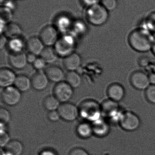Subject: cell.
Segmentation results:
<instances>
[{
    "label": "cell",
    "mask_w": 155,
    "mask_h": 155,
    "mask_svg": "<svg viewBox=\"0 0 155 155\" xmlns=\"http://www.w3.org/2000/svg\"><path fill=\"white\" fill-rule=\"evenodd\" d=\"M86 17L87 21L91 24L95 26H101L108 21L109 12L102 4L99 3L88 7Z\"/></svg>",
    "instance_id": "7a4b0ae2"
},
{
    "label": "cell",
    "mask_w": 155,
    "mask_h": 155,
    "mask_svg": "<svg viewBox=\"0 0 155 155\" xmlns=\"http://www.w3.org/2000/svg\"><path fill=\"white\" fill-rule=\"evenodd\" d=\"M39 38L47 47L55 45L59 39L57 28L52 25L45 26L40 32Z\"/></svg>",
    "instance_id": "52a82bcc"
},
{
    "label": "cell",
    "mask_w": 155,
    "mask_h": 155,
    "mask_svg": "<svg viewBox=\"0 0 155 155\" xmlns=\"http://www.w3.org/2000/svg\"><path fill=\"white\" fill-rule=\"evenodd\" d=\"M45 72L50 81L57 84L63 82L65 79L66 74L63 70L56 65L48 66L45 69Z\"/></svg>",
    "instance_id": "5bb4252c"
},
{
    "label": "cell",
    "mask_w": 155,
    "mask_h": 155,
    "mask_svg": "<svg viewBox=\"0 0 155 155\" xmlns=\"http://www.w3.org/2000/svg\"><path fill=\"white\" fill-rule=\"evenodd\" d=\"M44 45L40 38L36 36L29 38L25 43L26 49L29 53L36 56L41 55L44 49Z\"/></svg>",
    "instance_id": "9a60e30c"
},
{
    "label": "cell",
    "mask_w": 155,
    "mask_h": 155,
    "mask_svg": "<svg viewBox=\"0 0 155 155\" xmlns=\"http://www.w3.org/2000/svg\"><path fill=\"white\" fill-rule=\"evenodd\" d=\"M14 85L15 87L21 92H26L32 86L31 79L24 75L17 76Z\"/></svg>",
    "instance_id": "44dd1931"
},
{
    "label": "cell",
    "mask_w": 155,
    "mask_h": 155,
    "mask_svg": "<svg viewBox=\"0 0 155 155\" xmlns=\"http://www.w3.org/2000/svg\"><path fill=\"white\" fill-rule=\"evenodd\" d=\"M10 142L9 135L4 130L1 129L0 134V145L1 147H5Z\"/></svg>",
    "instance_id": "d6a6232c"
},
{
    "label": "cell",
    "mask_w": 155,
    "mask_h": 155,
    "mask_svg": "<svg viewBox=\"0 0 155 155\" xmlns=\"http://www.w3.org/2000/svg\"><path fill=\"white\" fill-rule=\"evenodd\" d=\"M101 0H82L84 4L88 7L99 3V2Z\"/></svg>",
    "instance_id": "f35d334b"
},
{
    "label": "cell",
    "mask_w": 155,
    "mask_h": 155,
    "mask_svg": "<svg viewBox=\"0 0 155 155\" xmlns=\"http://www.w3.org/2000/svg\"><path fill=\"white\" fill-rule=\"evenodd\" d=\"M59 22L62 23V24L58 25H59V28L60 29H63V30L65 29H66L70 25V24H69L70 23V21H69V19L66 17H62L59 18Z\"/></svg>",
    "instance_id": "d590c367"
},
{
    "label": "cell",
    "mask_w": 155,
    "mask_h": 155,
    "mask_svg": "<svg viewBox=\"0 0 155 155\" xmlns=\"http://www.w3.org/2000/svg\"><path fill=\"white\" fill-rule=\"evenodd\" d=\"M101 3L109 12L115 10L118 6L117 0H102Z\"/></svg>",
    "instance_id": "f546056e"
},
{
    "label": "cell",
    "mask_w": 155,
    "mask_h": 155,
    "mask_svg": "<svg viewBox=\"0 0 155 155\" xmlns=\"http://www.w3.org/2000/svg\"><path fill=\"white\" fill-rule=\"evenodd\" d=\"M93 132L99 137L107 135L110 132V125L104 119L100 118L93 122Z\"/></svg>",
    "instance_id": "ffe728a7"
},
{
    "label": "cell",
    "mask_w": 155,
    "mask_h": 155,
    "mask_svg": "<svg viewBox=\"0 0 155 155\" xmlns=\"http://www.w3.org/2000/svg\"><path fill=\"white\" fill-rule=\"evenodd\" d=\"M155 38L152 32L140 27L131 32L128 36V42L135 51L147 52L152 50Z\"/></svg>",
    "instance_id": "6da1fadb"
},
{
    "label": "cell",
    "mask_w": 155,
    "mask_h": 155,
    "mask_svg": "<svg viewBox=\"0 0 155 155\" xmlns=\"http://www.w3.org/2000/svg\"><path fill=\"white\" fill-rule=\"evenodd\" d=\"M149 81H150L151 85H155V73H153L149 74Z\"/></svg>",
    "instance_id": "60d3db41"
},
{
    "label": "cell",
    "mask_w": 155,
    "mask_h": 155,
    "mask_svg": "<svg viewBox=\"0 0 155 155\" xmlns=\"http://www.w3.org/2000/svg\"><path fill=\"white\" fill-rule=\"evenodd\" d=\"M69 155H89L88 153L81 148H76L70 152Z\"/></svg>",
    "instance_id": "8d00e7d4"
},
{
    "label": "cell",
    "mask_w": 155,
    "mask_h": 155,
    "mask_svg": "<svg viewBox=\"0 0 155 155\" xmlns=\"http://www.w3.org/2000/svg\"><path fill=\"white\" fill-rule=\"evenodd\" d=\"M146 97L151 104H155V85H150L146 90Z\"/></svg>",
    "instance_id": "4dcf8cb0"
},
{
    "label": "cell",
    "mask_w": 155,
    "mask_h": 155,
    "mask_svg": "<svg viewBox=\"0 0 155 155\" xmlns=\"http://www.w3.org/2000/svg\"><path fill=\"white\" fill-rule=\"evenodd\" d=\"M1 155H5L3 151H2V149H1Z\"/></svg>",
    "instance_id": "ee69618b"
},
{
    "label": "cell",
    "mask_w": 155,
    "mask_h": 155,
    "mask_svg": "<svg viewBox=\"0 0 155 155\" xmlns=\"http://www.w3.org/2000/svg\"><path fill=\"white\" fill-rule=\"evenodd\" d=\"M12 10L10 8L3 6L1 9V21L6 23L10 22L12 17Z\"/></svg>",
    "instance_id": "f1b7e54d"
},
{
    "label": "cell",
    "mask_w": 155,
    "mask_h": 155,
    "mask_svg": "<svg viewBox=\"0 0 155 155\" xmlns=\"http://www.w3.org/2000/svg\"><path fill=\"white\" fill-rule=\"evenodd\" d=\"M57 111L61 118L67 122L74 121L80 115L79 108L74 104L68 102L61 104Z\"/></svg>",
    "instance_id": "30bf717a"
},
{
    "label": "cell",
    "mask_w": 155,
    "mask_h": 155,
    "mask_svg": "<svg viewBox=\"0 0 155 155\" xmlns=\"http://www.w3.org/2000/svg\"><path fill=\"white\" fill-rule=\"evenodd\" d=\"M75 42L72 37L65 35L58 39L55 45V50L58 56L66 58L73 53Z\"/></svg>",
    "instance_id": "5b68a950"
},
{
    "label": "cell",
    "mask_w": 155,
    "mask_h": 155,
    "mask_svg": "<svg viewBox=\"0 0 155 155\" xmlns=\"http://www.w3.org/2000/svg\"><path fill=\"white\" fill-rule=\"evenodd\" d=\"M7 39L8 38L4 35H1V39H0V48L1 49L3 48L6 45L8 44Z\"/></svg>",
    "instance_id": "ab89813d"
},
{
    "label": "cell",
    "mask_w": 155,
    "mask_h": 155,
    "mask_svg": "<svg viewBox=\"0 0 155 155\" xmlns=\"http://www.w3.org/2000/svg\"><path fill=\"white\" fill-rule=\"evenodd\" d=\"M60 105V102L54 95L46 97L43 101L44 107L49 112L57 111Z\"/></svg>",
    "instance_id": "cb8c5ba5"
},
{
    "label": "cell",
    "mask_w": 155,
    "mask_h": 155,
    "mask_svg": "<svg viewBox=\"0 0 155 155\" xmlns=\"http://www.w3.org/2000/svg\"><path fill=\"white\" fill-rule=\"evenodd\" d=\"M152 51H153V53L155 55V38L154 41L153 45V48H152Z\"/></svg>",
    "instance_id": "7bdbcfd3"
},
{
    "label": "cell",
    "mask_w": 155,
    "mask_h": 155,
    "mask_svg": "<svg viewBox=\"0 0 155 155\" xmlns=\"http://www.w3.org/2000/svg\"><path fill=\"white\" fill-rule=\"evenodd\" d=\"M77 130L79 135L83 137H89L93 133L92 126L86 123L80 124L77 127Z\"/></svg>",
    "instance_id": "4316f807"
},
{
    "label": "cell",
    "mask_w": 155,
    "mask_h": 155,
    "mask_svg": "<svg viewBox=\"0 0 155 155\" xmlns=\"http://www.w3.org/2000/svg\"><path fill=\"white\" fill-rule=\"evenodd\" d=\"M107 94L109 99L118 103L124 97L125 91L122 85L118 83H114L108 87Z\"/></svg>",
    "instance_id": "4fadbf2b"
},
{
    "label": "cell",
    "mask_w": 155,
    "mask_h": 155,
    "mask_svg": "<svg viewBox=\"0 0 155 155\" xmlns=\"http://www.w3.org/2000/svg\"><path fill=\"white\" fill-rule=\"evenodd\" d=\"M79 114L84 119L94 122L101 118L102 115L101 105L93 100H87L81 104Z\"/></svg>",
    "instance_id": "3957f363"
},
{
    "label": "cell",
    "mask_w": 155,
    "mask_h": 155,
    "mask_svg": "<svg viewBox=\"0 0 155 155\" xmlns=\"http://www.w3.org/2000/svg\"><path fill=\"white\" fill-rule=\"evenodd\" d=\"M46 62L42 58H37L35 62L33 64L34 68L37 71H42L46 66Z\"/></svg>",
    "instance_id": "836d02e7"
},
{
    "label": "cell",
    "mask_w": 155,
    "mask_h": 155,
    "mask_svg": "<svg viewBox=\"0 0 155 155\" xmlns=\"http://www.w3.org/2000/svg\"><path fill=\"white\" fill-rule=\"evenodd\" d=\"M101 106L102 115L111 119H118L119 122L122 113L120 112V107L118 102L110 99L105 100Z\"/></svg>",
    "instance_id": "ba28073f"
},
{
    "label": "cell",
    "mask_w": 155,
    "mask_h": 155,
    "mask_svg": "<svg viewBox=\"0 0 155 155\" xmlns=\"http://www.w3.org/2000/svg\"><path fill=\"white\" fill-rule=\"evenodd\" d=\"M145 26L143 28L150 31L155 32V12L150 14L144 22Z\"/></svg>",
    "instance_id": "83f0119b"
},
{
    "label": "cell",
    "mask_w": 155,
    "mask_h": 155,
    "mask_svg": "<svg viewBox=\"0 0 155 155\" xmlns=\"http://www.w3.org/2000/svg\"><path fill=\"white\" fill-rule=\"evenodd\" d=\"M11 118V114L7 109L1 107L0 109V120L1 124H5L10 121Z\"/></svg>",
    "instance_id": "1f68e13d"
},
{
    "label": "cell",
    "mask_w": 155,
    "mask_h": 155,
    "mask_svg": "<svg viewBox=\"0 0 155 155\" xmlns=\"http://www.w3.org/2000/svg\"><path fill=\"white\" fill-rule=\"evenodd\" d=\"M8 60L10 65L16 70L23 69L28 63L26 54L23 52L18 53L10 54Z\"/></svg>",
    "instance_id": "2e32d148"
},
{
    "label": "cell",
    "mask_w": 155,
    "mask_h": 155,
    "mask_svg": "<svg viewBox=\"0 0 155 155\" xmlns=\"http://www.w3.org/2000/svg\"><path fill=\"white\" fill-rule=\"evenodd\" d=\"M40 55L46 64L53 63L56 61L58 56L55 50L52 47H45Z\"/></svg>",
    "instance_id": "603a6c76"
},
{
    "label": "cell",
    "mask_w": 155,
    "mask_h": 155,
    "mask_svg": "<svg viewBox=\"0 0 155 155\" xmlns=\"http://www.w3.org/2000/svg\"><path fill=\"white\" fill-rule=\"evenodd\" d=\"M5 150L7 155H20L22 153V145L17 140H12L5 146Z\"/></svg>",
    "instance_id": "7402d4cb"
},
{
    "label": "cell",
    "mask_w": 155,
    "mask_h": 155,
    "mask_svg": "<svg viewBox=\"0 0 155 155\" xmlns=\"http://www.w3.org/2000/svg\"><path fill=\"white\" fill-rule=\"evenodd\" d=\"M41 155H56L53 153L52 152H51L50 151H45L41 153Z\"/></svg>",
    "instance_id": "b9f144b4"
},
{
    "label": "cell",
    "mask_w": 155,
    "mask_h": 155,
    "mask_svg": "<svg viewBox=\"0 0 155 155\" xmlns=\"http://www.w3.org/2000/svg\"><path fill=\"white\" fill-rule=\"evenodd\" d=\"M73 88L66 82L57 83L53 89L54 96L60 103H68L73 95Z\"/></svg>",
    "instance_id": "8992f818"
},
{
    "label": "cell",
    "mask_w": 155,
    "mask_h": 155,
    "mask_svg": "<svg viewBox=\"0 0 155 155\" xmlns=\"http://www.w3.org/2000/svg\"><path fill=\"white\" fill-rule=\"evenodd\" d=\"M132 85L138 90H146L151 85L149 76L141 71L134 72L130 78Z\"/></svg>",
    "instance_id": "8fae6325"
},
{
    "label": "cell",
    "mask_w": 155,
    "mask_h": 155,
    "mask_svg": "<svg viewBox=\"0 0 155 155\" xmlns=\"http://www.w3.org/2000/svg\"><path fill=\"white\" fill-rule=\"evenodd\" d=\"M17 76L15 73L8 68H2L0 71V85L6 88L14 84Z\"/></svg>",
    "instance_id": "e0dca14e"
},
{
    "label": "cell",
    "mask_w": 155,
    "mask_h": 155,
    "mask_svg": "<svg viewBox=\"0 0 155 155\" xmlns=\"http://www.w3.org/2000/svg\"><path fill=\"white\" fill-rule=\"evenodd\" d=\"M11 53H18L22 52L25 44L21 38L10 39L7 44Z\"/></svg>",
    "instance_id": "484cf974"
},
{
    "label": "cell",
    "mask_w": 155,
    "mask_h": 155,
    "mask_svg": "<svg viewBox=\"0 0 155 155\" xmlns=\"http://www.w3.org/2000/svg\"><path fill=\"white\" fill-rule=\"evenodd\" d=\"M49 81L45 72L42 71L35 74L31 78L32 87L37 91L45 89L48 86Z\"/></svg>",
    "instance_id": "7c38bea8"
},
{
    "label": "cell",
    "mask_w": 155,
    "mask_h": 155,
    "mask_svg": "<svg viewBox=\"0 0 155 155\" xmlns=\"http://www.w3.org/2000/svg\"><path fill=\"white\" fill-rule=\"evenodd\" d=\"M82 60L80 55L73 53L64 59L63 65L69 71H75L81 66Z\"/></svg>",
    "instance_id": "ac0fdd59"
},
{
    "label": "cell",
    "mask_w": 155,
    "mask_h": 155,
    "mask_svg": "<svg viewBox=\"0 0 155 155\" xmlns=\"http://www.w3.org/2000/svg\"><path fill=\"white\" fill-rule=\"evenodd\" d=\"M66 82L73 88L79 87L82 84V78L75 71H69L66 74Z\"/></svg>",
    "instance_id": "d4e9b609"
},
{
    "label": "cell",
    "mask_w": 155,
    "mask_h": 155,
    "mask_svg": "<svg viewBox=\"0 0 155 155\" xmlns=\"http://www.w3.org/2000/svg\"><path fill=\"white\" fill-rule=\"evenodd\" d=\"M3 102L6 105L14 106L18 104L22 99L21 92L15 87L5 88L2 93Z\"/></svg>",
    "instance_id": "9c48e42d"
},
{
    "label": "cell",
    "mask_w": 155,
    "mask_h": 155,
    "mask_svg": "<svg viewBox=\"0 0 155 155\" xmlns=\"http://www.w3.org/2000/svg\"><path fill=\"white\" fill-rule=\"evenodd\" d=\"M37 58L36 55L31 53H29V54H26V59H27V61L28 63L33 64Z\"/></svg>",
    "instance_id": "74e56055"
},
{
    "label": "cell",
    "mask_w": 155,
    "mask_h": 155,
    "mask_svg": "<svg viewBox=\"0 0 155 155\" xmlns=\"http://www.w3.org/2000/svg\"><path fill=\"white\" fill-rule=\"evenodd\" d=\"M22 31L19 24L13 22L6 24L3 31L4 35L10 39L20 38Z\"/></svg>",
    "instance_id": "d6986e66"
},
{
    "label": "cell",
    "mask_w": 155,
    "mask_h": 155,
    "mask_svg": "<svg viewBox=\"0 0 155 155\" xmlns=\"http://www.w3.org/2000/svg\"><path fill=\"white\" fill-rule=\"evenodd\" d=\"M47 117L50 121L54 122L58 121L61 118L58 111L49 112L48 115H47Z\"/></svg>",
    "instance_id": "e575fe53"
},
{
    "label": "cell",
    "mask_w": 155,
    "mask_h": 155,
    "mask_svg": "<svg viewBox=\"0 0 155 155\" xmlns=\"http://www.w3.org/2000/svg\"><path fill=\"white\" fill-rule=\"evenodd\" d=\"M118 123L124 130L128 132L136 131L141 125V120L139 117L131 111L122 113Z\"/></svg>",
    "instance_id": "277c9868"
},
{
    "label": "cell",
    "mask_w": 155,
    "mask_h": 155,
    "mask_svg": "<svg viewBox=\"0 0 155 155\" xmlns=\"http://www.w3.org/2000/svg\"><path fill=\"white\" fill-rule=\"evenodd\" d=\"M102 1V0H101V1Z\"/></svg>",
    "instance_id": "f6af8a7d"
}]
</instances>
